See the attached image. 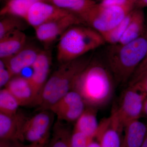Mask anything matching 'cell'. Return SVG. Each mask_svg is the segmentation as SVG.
<instances>
[{
	"label": "cell",
	"mask_w": 147,
	"mask_h": 147,
	"mask_svg": "<svg viewBox=\"0 0 147 147\" xmlns=\"http://www.w3.org/2000/svg\"><path fill=\"white\" fill-rule=\"evenodd\" d=\"M105 43L101 34L94 29L83 24L74 25L59 38L57 59L60 64L76 59Z\"/></svg>",
	"instance_id": "277c9868"
},
{
	"label": "cell",
	"mask_w": 147,
	"mask_h": 147,
	"mask_svg": "<svg viewBox=\"0 0 147 147\" xmlns=\"http://www.w3.org/2000/svg\"><path fill=\"white\" fill-rule=\"evenodd\" d=\"M146 28L143 9H134L129 24L119 44H126L137 39L143 35Z\"/></svg>",
	"instance_id": "d6986e66"
},
{
	"label": "cell",
	"mask_w": 147,
	"mask_h": 147,
	"mask_svg": "<svg viewBox=\"0 0 147 147\" xmlns=\"http://www.w3.org/2000/svg\"><path fill=\"white\" fill-rule=\"evenodd\" d=\"M147 95L133 86H127L121 96L118 105L114 106L124 127L142 118L144 102Z\"/></svg>",
	"instance_id": "52a82bcc"
},
{
	"label": "cell",
	"mask_w": 147,
	"mask_h": 147,
	"mask_svg": "<svg viewBox=\"0 0 147 147\" xmlns=\"http://www.w3.org/2000/svg\"><path fill=\"white\" fill-rule=\"evenodd\" d=\"M49 3L63 10L76 14L82 19L97 2L94 0H49Z\"/></svg>",
	"instance_id": "ffe728a7"
},
{
	"label": "cell",
	"mask_w": 147,
	"mask_h": 147,
	"mask_svg": "<svg viewBox=\"0 0 147 147\" xmlns=\"http://www.w3.org/2000/svg\"><path fill=\"white\" fill-rule=\"evenodd\" d=\"M14 147H30L28 145H24L21 144L19 143V142H17L15 143L14 144Z\"/></svg>",
	"instance_id": "e575fe53"
},
{
	"label": "cell",
	"mask_w": 147,
	"mask_h": 147,
	"mask_svg": "<svg viewBox=\"0 0 147 147\" xmlns=\"http://www.w3.org/2000/svg\"><path fill=\"white\" fill-rule=\"evenodd\" d=\"M71 135L68 127L58 120L54 125L52 137L45 147H71Z\"/></svg>",
	"instance_id": "44dd1931"
},
{
	"label": "cell",
	"mask_w": 147,
	"mask_h": 147,
	"mask_svg": "<svg viewBox=\"0 0 147 147\" xmlns=\"http://www.w3.org/2000/svg\"><path fill=\"white\" fill-rule=\"evenodd\" d=\"M26 36L21 30L9 33L0 38V58L5 60L26 46Z\"/></svg>",
	"instance_id": "2e32d148"
},
{
	"label": "cell",
	"mask_w": 147,
	"mask_h": 147,
	"mask_svg": "<svg viewBox=\"0 0 147 147\" xmlns=\"http://www.w3.org/2000/svg\"><path fill=\"white\" fill-rule=\"evenodd\" d=\"M33 2L42 1L49 2V0H32Z\"/></svg>",
	"instance_id": "8d00e7d4"
},
{
	"label": "cell",
	"mask_w": 147,
	"mask_h": 147,
	"mask_svg": "<svg viewBox=\"0 0 147 147\" xmlns=\"http://www.w3.org/2000/svg\"><path fill=\"white\" fill-rule=\"evenodd\" d=\"M34 2L32 0H7L4 5L1 9L0 15L1 16L11 15L25 20Z\"/></svg>",
	"instance_id": "7402d4cb"
},
{
	"label": "cell",
	"mask_w": 147,
	"mask_h": 147,
	"mask_svg": "<svg viewBox=\"0 0 147 147\" xmlns=\"http://www.w3.org/2000/svg\"><path fill=\"white\" fill-rule=\"evenodd\" d=\"M147 74V53L129 81L128 86H132Z\"/></svg>",
	"instance_id": "4316f807"
},
{
	"label": "cell",
	"mask_w": 147,
	"mask_h": 147,
	"mask_svg": "<svg viewBox=\"0 0 147 147\" xmlns=\"http://www.w3.org/2000/svg\"><path fill=\"white\" fill-rule=\"evenodd\" d=\"M124 128L114 107L110 115L99 123L95 138L100 147H121Z\"/></svg>",
	"instance_id": "ba28073f"
},
{
	"label": "cell",
	"mask_w": 147,
	"mask_h": 147,
	"mask_svg": "<svg viewBox=\"0 0 147 147\" xmlns=\"http://www.w3.org/2000/svg\"><path fill=\"white\" fill-rule=\"evenodd\" d=\"M86 104L79 93L71 90L50 108V110L57 117L58 120L76 121L86 109Z\"/></svg>",
	"instance_id": "30bf717a"
},
{
	"label": "cell",
	"mask_w": 147,
	"mask_h": 147,
	"mask_svg": "<svg viewBox=\"0 0 147 147\" xmlns=\"http://www.w3.org/2000/svg\"><path fill=\"white\" fill-rule=\"evenodd\" d=\"M147 53V28L137 39L126 44L110 45L104 57L118 84H128L131 76Z\"/></svg>",
	"instance_id": "7a4b0ae2"
},
{
	"label": "cell",
	"mask_w": 147,
	"mask_h": 147,
	"mask_svg": "<svg viewBox=\"0 0 147 147\" xmlns=\"http://www.w3.org/2000/svg\"><path fill=\"white\" fill-rule=\"evenodd\" d=\"M147 7V0H137L134 4V9H143Z\"/></svg>",
	"instance_id": "4dcf8cb0"
},
{
	"label": "cell",
	"mask_w": 147,
	"mask_h": 147,
	"mask_svg": "<svg viewBox=\"0 0 147 147\" xmlns=\"http://www.w3.org/2000/svg\"><path fill=\"white\" fill-rule=\"evenodd\" d=\"M70 13L46 2H34L25 21L34 28Z\"/></svg>",
	"instance_id": "8fae6325"
},
{
	"label": "cell",
	"mask_w": 147,
	"mask_h": 147,
	"mask_svg": "<svg viewBox=\"0 0 147 147\" xmlns=\"http://www.w3.org/2000/svg\"><path fill=\"white\" fill-rule=\"evenodd\" d=\"M40 51L32 46H26L13 56L3 60L14 76L21 73L25 69L32 67Z\"/></svg>",
	"instance_id": "4fadbf2b"
},
{
	"label": "cell",
	"mask_w": 147,
	"mask_h": 147,
	"mask_svg": "<svg viewBox=\"0 0 147 147\" xmlns=\"http://www.w3.org/2000/svg\"><path fill=\"white\" fill-rule=\"evenodd\" d=\"M136 0H98V3L106 6L125 7L134 8Z\"/></svg>",
	"instance_id": "f1b7e54d"
},
{
	"label": "cell",
	"mask_w": 147,
	"mask_h": 147,
	"mask_svg": "<svg viewBox=\"0 0 147 147\" xmlns=\"http://www.w3.org/2000/svg\"><path fill=\"white\" fill-rule=\"evenodd\" d=\"M131 10L120 24L110 31L101 35L105 42L110 45L117 44L125 32L131 16Z\"/></svg>",
	"instance_id": "cb8c5ba5"
},
{
	"label": "cell",
	"mask_w": 147,
	"mask_h": 147,
	"mask_svg": "<svg viewBox=\"0 0 147 147\" xmlns=\"http://www.w3.org/2000/svg\"><path fill=\"white\" fill-rule=\"evenodd\" d=\"M5 88L16 98L20 106L34 104L35 97L28 77L13 76Z\"/></svg>",
	"instance_id": "5bb4252c"
},
{
	"label": "cell",
	"mask_w": 147,
	"mask_h": 147,
	"mask_svg": "<svg viewBox=\"0 0 147 147\" xmlns=\"http://www.w3.org/2000/svg\"><path fill=\"white\" fill-rule=\"evenodd\" d=\"M99 127L97 119V108L88 106L76 121L74 130L94 139L96 137Z\"/></svg>",
	"instance_id": "ac0fdd59"
},
{
	"label": "cell",
	"mask_w": 147,
	"mask_h": 147,
	"mask_svg": "<svg viewBox=\"0 0 147 147\" xmlns=\"http://www.w3.org/2000/svg\"><path fill=\"white\" fill-rule=\"evenodd\" d=\"M147 134V123L137 120L124 128L121 147H141Z\"/></svg>",
	"instance_id": "e0dca14e"
},
{
	"label": "cell",
	"mask_w": 147,
	"mask_h": 147,
	"mask_svg": "<svg viewBox=\"0 0 147 147\" xmlns=\"http://www.w3.org/2000/svg\"><path fill=\"white\" fill-rule=\"evenodd\" d=\"M26 117L25 115L19 112L13 115L0 113L1 140L16 141Z\"/></svg>",
	"instance_id": "9a60e30c"
},
{
	"label": "cell",
	"mask_w": 147,
	"mask_h": 147,
	"mask_svg": "<svg viewBox=\"0 0 147 147\" xmlns=\"http://www.w3.org/2000/svg\"><path fill=\"white\" fill-rule=\"evenodd\" d=\"M134 9L117 6H106L97 2L81 19L84 25L102 35L113 30Z\"/></svg>",
	"instance_id": "5b68a950"
},
{
	"label": "cell",
	"mask_w": 147,
	"mask_h": 147,
	"mask_svg": "<svg viewBox=\"0 0 147 147\" xmlns=\"http://www.w3.org/2000/svg\"><path fill=\"white\" fill-rule=\"evenodd\" d=\"M13 77L3 60H0V87L6 86Z\"/></svg>",
	"instance_id": "83f0119b"
},
{
	"label": "cell",
	"mask_w": 147,
	"mask_h": 147,
	"mask_svg": "<svg viewBox=\"0 0 147 147\" xmlns=\"http://www.w3.org/2000/svg\"><path fill=\"white\" fill-rule=\"evenodd\" d=\"M0 21V38L17 30H23L25 28L24 19L11 15L1 16Z\"/></svg>",
	"instance_id": "d4e9b609"
},
{
	"label": "cell",
	"mask_w": 147,
	"mask_h": 147,
	"mask_svg": "<svg viewBox=\"0 0 147 147\" xmlns=\"http://www.w3.org/2000/svg\"><path fill=\"white\" fill-rule=\"evenodd\" d=\"M136 1H137V0H136Z\"/></svg>",
	"instance_id": "74e56055"
},
{
	"label": "cell",
	"mask_w": 147,
	"mask_h": 147,
	"mask_svg": "<svg viewBox=\"0 0 147 147\" xmlns=\"http://www.w3.org/2000/svg\"><path fill=\"white\" fill-rule=\"evenodd\" d=\"M115 82L105 60L92 58L76 78L71 90L79 93L87 106L97 108L112 98Z\"/></svg>",
	"instance_id": "6da1fadb"
},
{
	"label": "cell",
	"mask_w": 147,
	"mask_h": 147,
	"mask_svg": "<svg viewBox=\"0 0 147 147\" xmlns=\"http://www.w3.org/2000/svg\"><path fill=\"white\" fill-rule=\"evenodd\" d=\"M142 117L147 118V97L144 102L143 107V112H142Z\"/></svg>",
	"instance_id": "d6a6232c"
},
{
	"label": "cell",
	"mask_w": 147,
	"mask_h": 147,
	"mask_svg": "<svg viewBox=\"0 0 147 147\" xmlns=\"http://www.w3.org/2000/svg\"><path fill=\"white\" fill-rule=\"evenodd\" d=\"M80 24H83L81 18L76 14L69 13L34 29L37 38L42 43L48 45L60 37L70 27Z\"/></svg>",
	"instance_id": "9c48e42d"
},
{
	"label": "cell",
	"mask_w": 147,
	"mask_h": 147,
	"mask_svg": "<svg viewBox=\"0 0 147 147\" xmlns=\"http://www.w3.org/2000/svg\"><path fill=\"white\" fill-rule=\"evenodd\" d=\"M14 140H1L0 147H14Z\"/></svg>",
	"instance_id": "1f68e13d"
},
{
	"label": "cell",
	"mask_w": 147,
	"mask_h": 147,
	"mask_svg": "<svg viewBox=\"0 0 147 147\" xmlns=\"http://www.w3.org/2000/svg\"><path fill=\"white\" fill-rule=\"evenodd\" d=\"M141 147H147V134Z\"/></svg>",
	"instance_id": "d590c367"
},
{
	"label": "cell",
	"mask_w": 147,
	"mask_h": 147,
	"mask_svg": "<svg viewBox=\"0 0 147 147\" xmlns=\"http://www.w3.org/2000/svg\"><path fill=\"white\" fill-rule=\"evenodd\" d=\"M54 114L50 110H42L31 117H26L17 141H25L32 144L46 145L49 140Z\"/></svg>",
	"instance_id": "8992f818"
},
{
	"label": "cell",
	"mask_w": 147,
	"mask_h": 147,
	"mask_svg": "<svg viewBox=\"0 0 147 147\" xmlns=\"http://www.w3.org/2000/svg\"><path fill=\"white\" fill-rule=\"evenodd\" d=\"M137 90L147 95V74L134 85H132Z\"/></svg>",
	"instance_id": "f546056e"
},
{
	"label": "cell",
	"mask_w": 147,
	"mask_h": 147,
	"mask_svg": "<svg viewBox=\"0 0 147 147\" xmlns=\"http://www.w3.org/2000/svg\"><path fill=\"white\" fill-rule=\"evenodd\" d=\"M92 57L88 55L61 64V65L47 79L35 102L40 111L50 108L71 90L75 80L90 63Z\"/></svg>",
	"instance_id": "3957f363"
},
{
	"label": "cell",
	"mask_w": 147,
	"mask_h": 147,
	"mask_svg": "<svg viewBox=\"0 0 147 147\" xmlns=\"http://www.w3.org/2000/svg\"><path fill=\"white\" fill-rule=\"evenodd\" d=\"M19 103L6 88L0 91V113L13 115L18 112Z\"/></svg>",
	"instance_id": "603a6c76"
},
{
	"label": "cell",
	"mask_w": 147,
	"mask_h": 147,
	"mask_svg": "<svg viewBox=\"0 0 147 147\" xmlns=\"http://www.w3.org/2000/svg\"><path fill=\"white\" fill-rule=\"evenodd\" d=\"M51 63L50 53L46 51H41L32 66V73L28 79L34 93L35 102L48 79Z\"/></svg>",
	"instance_id": "7c38bea8"
},
{
	"label": "cell",
	"mask_w": 147,
	"mask_h": 147,
	"mask_svg": "<svg viewBox=\"0 0 147 147\" xmlns=\"http://www.w3.org/2000/svg\"><path fill=\"white\" fill-rule=\"evenodd\" d=\"M93 140L82 132L74 130L70 140L71 147H88Z\"/></svg>",
	"instance_id": "484cf974"
},
{
	"label": "cell",
	"mask_w": 147,
	"mask_h": 147,
	"mask_svg": "<svg viewBox=\"0 0 147 147\" xmlns=\"http://www.w3.org/2000/svg\"><path fill=\"white\" fill-rule=\"evenodd\" d=\"M88 147H100V146L97 140L95 141L94 139L90 143Z\"/></svg>",
	"instance_id": "836d02e7"
}]
</instances>
